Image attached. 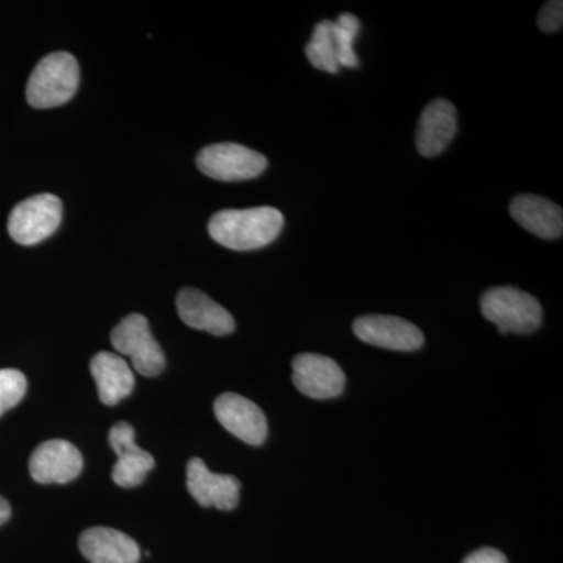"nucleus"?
Listing matches in <instances>:
<instances>
[{"label": "nucleus", "instance_id": "nucleus-21", "mask_svg": "<svg viewBox=\"0 0 563 563\" xmlns=\"http://www.w3.org/2000/svg\"><path fill=\"white\" fill-rule=\"evenodd\" d=\"M563 25V2L553 0L543 5L539 14V27L543 32L554 33L561 31Z\"/></svg>", "mask_w": 563, "mask_h": 563}, {"label": "nucleus", "instance_id": "nucleus-13", "mask_svg": "<svg viewBox=\"0 0 563 563\" xmlns=\"http://www.w3.org/2000/svg\"><path fill=\"white\" fill-rule=\"evenodd\" d=\"M176 306L181 321L196 331L209 332L217 336L229 335L235 331L232 314L201 290L184 288L177 295Z\"/></svg>", "mask_w": 563, "mask_h": 563}, {"label": "nucleus", "instance_id": "nucleus-2", "mask_svg": "<svg viewBox=\"0 0 563 563\" xmlns=\"http://www.w3.org/2000/svg\"><path fill=\"white\" fill-rule=\"evenodd\" d=\"M79 79V63L68 52L46 55L29 79L27 102L33 109L60 107L76 95Z\"/></svg>", "mask_w": 563, "mask_h": 563}, {"label": "nucleus", "instance_id": "nucleus-23", "mask_svg": "<svg viewBox=\"0 0 563 563\" xmlns=\"http://www.w3.org/2000/svg\"><path fill=\"white\" fill-rule=\"evenodd\" d=\"M10 515L11 507L9 501H7V499H3L2 496H0V526L9 521Z\"/></svg>", "mask_w": 563, "mask_h": 563}, {"label": "nucleus", "instance_id": "nucleus-6", "mask_svg": "<svg viewBox=\"0 0 563 563\" xmlns=\"http://www.w3.org/2000/svg\"><path fill=\"white\" fill-rule=\"evenodd\" d=\"M111 344L122 355H129L133 368L141 376H158L165 369L166 358L152 335L150 322L140 313H132L111 332Z\"/></svg>", "mask_w": 563, "mask_h": 563}, {"label": "nucleus", "instance_id": "nucleus-9", "mask_svg": "<svg viewBox=\"0 0 563 563\" xmlns=\"http://www.w3.org/2000/svg\"><path fill=\"white\" fill-rule=\"evenodd\" d=\"M214 417L225 431L242 442L261 446L268 437V422L257 404L236 393H222L214 401Z\"/></svg>", "mask_w": 563, "mask_h": 563}, {"label": "nucleus", "instance_id": "nucleus-15", "mask_svg": "<svg viewBox=\"0 0 563 563\" xmlns=\"http://www.w3.org/2000/svg\"><path fill=\"white\" fill-rule=\"evenodd\" d=\"M510 214L521 228L543 240L561 239L563 211L558 203L536 195H520L510 202Z\"/></svg>", "mask_w": 563, "mask_h": 563}, {"label": "nucleus", "instance_id": "nucleus-7", "mask_svg": "<svg viewBox=\"0 0 563 563\" xmlns=\"http://www.w3.org/2000/svg\"><path fill=\"white\" fill-rule=\"evenodd\" d=\"M355 336L372 346L384 350L410 352L424 344V335L410 321L388 314H366L354 321Z\"/></svg>", "mask_w": 563, "mask_h": 563}, {"label": "nucleus", "instance_id": "nucleus-22", "mask_svg": "<svg viewBox=\"0 0 563 563\" xmlns=\"http://www.w3.org/2000/svg\"><path fill=\"white\" fill-rule=\"evenodd\" d=\"M462 563H507L506 555L495 548H481L474 553L466 555Z\"/></svg>", "mask_w": 563, "mask_h": 563}, {"label": "nucleus", "instance_id": "nucleus-5", "mask_svg": "<svg viewBox=\"0 0 563 563\" xmlns=\"http://www.w3.org/2000/svg\"><path fill=\"white\" fill-rule=\"evenodd\" d=\"M199 172L220 181L251 180L268 166L265 155L243 144L218 143L203 147L196 157Z\"/></svg>", "mask_w": 563, "mask_h": 563}, {"label": "nucleus", "instance_id": "nucleus-12", "mask_svg": "<svg viewBox=\"0 0 563 563\" xmlns=\"http://www.w3.org/2000/svg\"><path fill=\"white\" fill-rule=\"evenodd\" d=\"M29 468L36 483L68 484L81 473L84 459L73 443L49 440L33 451Z\"/></svg>", "mask_w": 563, "mask_h": 563}, {"label": "nucleus", "instance_id": "nucleus-10", "mask_svg": "<svg viewBox=\"0 0 563 563\" xmlns=\"http://www.w3.org/2000/svg\"><path fill=\"white\" fill-rule=\"evenodd\" d=\"M109 443L118 455L114 463V484L124 488L139 487L144 483L147 473L155 466L154 457L147 451L141 450L135 443V429L129 422L121 421L110 429Z\"/></svg>", "mask_w": 563, "mask_h": 563}, {"label": "nucleus", "instance_id": "nucleus-14", "mask_svg": "<svg viewBox=\"0 0 563 563\" xmlns=\"http://www.w3.org/2000/svg\"><path fill=\"white\" fill-rule=\"evenodd\" d=\"M457 132V111L446 99H435L422 111L417 129V151L422 157L442 154Z\"/></svg>", "mask_w": 563, "mask_h": 563}, {"label": "nucleus", "instance_id": "nucleus-11", "mask_svg": "<svg viewBox=\"0 0 563 563\" xmlns=\"http://www.w3.org/2000/svg\"><path fill=\"white\" fill-rule=\"evenodd\" d=\"M187 488L199 506L233 510L239 506L242 484L231 474L211 473L201 459L195 457L187 465Z\"/></svg>", "mask_w": 563, "mask_h": 563}, {"label": "nucleus", "instance_id": "nucleus-18", "mask_svg": "<svg viewBox=\"0 0 563 563\" xmlns=\"http://www.w3.org/2000/svg\"><path fill=\"white\" fill-rule=\"evenodd\" d=\"M358 32L361 21L354 14L343 13L339 20L332 21L331 36L340 68H357L358 58L354 52V40L357 38Z\"/></svg>", "mask_w": 563, "mask_h": 563}, {"label": "nucleus", "instance_id": "nucleus-17", "mask_svg": "<svg viewBox=\"0 0 563 563\" xmlns=\"http://www.w3.org/2000/svg\"><path fill=\"white\" fill-rule=\"evenodd\" d=\"M90 369L98 385L99 399L106 406H117L131 396L135 387V376L121 355L99 352L91 358Z\"/></svg>", "mask_w": 563, "mask_h": 563}, {"label": "nucleus", "instance_id": "nucleus-19", "mask_svg": "<svg viewBox=\"0 0 563 563\" xmlns=\"http://www.w3.org/2000/svg\"><path fill=\"white\" fill-rule=\"evenodd\" d=\"M332 21L325 20L314 25L312 38L306 46V55L313 68L336 74L340 70L335 47L331 36Z\"/></svg>", "mask_w": 563, "mask_h": 563}, {"label": "nucleus", "instance_id": "nucleus-8", "mask_svg": "<svg viewBox=\"0 0 563 563\" xmlns=\"http://www.w3.org/2000/svg\"><path fill=\"white\" fill-rule=\"evenodd\" d=\"M292 384L313 399H332L342 395L346 377L339 363L320 354H299L292 358Z\"/></svg>", "mask_w": 563, "mask_h": 563}, {"label": "nucleus", "instance_id": "nucleus-4", "mask_svg": "<svg viewBox=\"0 0 563 563\" xmlns=\"http://www.w3.org/2000/svg\"><path fill=\"white\" fill-rule=\"evenodd\" d=\"M63 203L57 196L43 192L18 203L9 217L11 239L22 246H35L60 228Z\"/></svg>", "mask_w": 563, "mask_h": 563}, {"label": "nucleus", "instance_id": "nucleus-1", "mask_svg": "<svg viewBox=\"0 0 563 563\" xmlns=\"http://www.w3.org/2000/svg\"><path fill=\"white\" fill-rule=\"evenodd\" d=\"M284 214L274 207L221 210L209 221L211 239L232 251H254L272 244L284 229Z\"/></svg>", "mask_w": 563, "mask_h": 563}, {"label": "nucleus", "instance_id": "nucleus-20", "mask_svg": "<svg viewBox=\"0 0 563 563\" xmlns=\"http://www.w3.org/2000/svg\"><path fill=\"white\" fill-rule=\"evenodd\" d=\"M27 391V379L18 369H0V417L22 401Z\"/></svg>", "mask_w": 563, "mask_h": 563}, {"label": "nucleus", "instance_id": "nucleus-16", "mask_svg": "<svg viewBox=\"0 0 563 563\" xmlns=\"http://www.w3.org/2000/svg\"><path fill=\"white\" fill-rule=\"evenodd\" d=\"M81 554L91 563H139L140 547L128 533L110 528L87 529L80 536Z\"/></svg>", "mask_w": 563, "mask_h": 563}, {"label": "nucleus", "instance_id": "nucleus-3", "mask_svg": "<svg viewBox=\"0 0 563 563\" xmlns=\"http://www.w3.org/2000/svg\"><path fill=\"white\" fill-rule=\"evenodd\" d=\"M481 312L501 333H531L542 324V306L520 288L495 287L481 298Z\"/></svg>", "mask_w": 563, "mask_h": 563}]
</instances>
